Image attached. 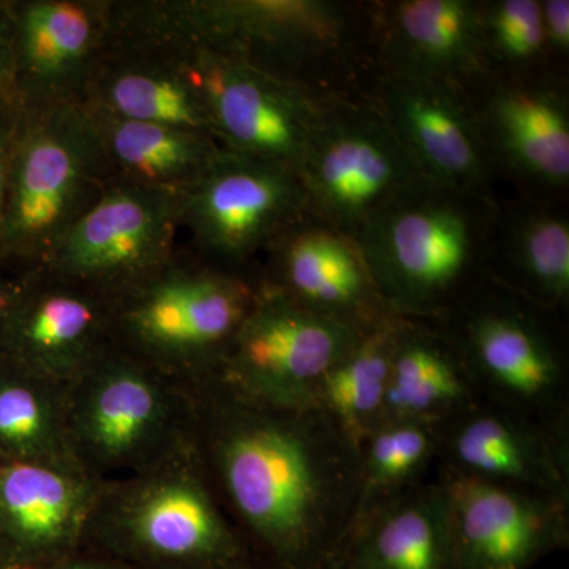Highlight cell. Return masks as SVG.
<instances>
[{"instance_id":"6da1fadb","label":"cell","mask_w":569,"mask_h":569,"mask_svg":"<svg viewBox=\"0 0 569 569\" xmlns=\"http://www.w3.org/2000/svg\"><path fill=\"white\" fill-rule=\"evenodd\" d=\"M194 448L254 559L339 569L361 496V451L317 406L258 399L216 370L198 376Z\"/></svg>"},{"instance_id":"7a4b0ae2","label":"cell","mask_w":569,"mask_h":569,"mask_svg":"<svg viewBox=\"0 0 569 569\" xmlns=\"http://www.w3.org/2000/svg\"><path fill=\"white\" fill-rule=\"evenodd\" d=\"M167 456L142 470L96 516L84 546L134 569H219L249 556L197 455Z\"/></svg>"},{"instance_id":"3957f363","label":"cell","mask_w":569,"mask_h":569,"mask_svg":"<svg viewBox=\"0 0 569 569\" xmlns=\"http://www.w3.org/2000/svg\"><path fill=\"white\" fill-rule=\"evenodd\" d=\"M466 197L422 179L355 236L378 295L395 316L436 313L475 268L479 227Z\"/></svg>"},{"instance_id":"277c9868","label":"cell","mask_w":569,"mask_h":569,"mask_svg":"<svg viewBox=\"0 0 569 569\" xmlns=\"http://www.w3.org/2000/svg\"><path fill=\"white\" fill-rule=\"evenodd\" d=\"M164 59L200 96L224 151L298 173L325 107L298 82L236 52L178 41Z\"/></svg>"},{"instance_id":"5b68a950","label":"cell","mask_w":569,"mask_h":569,"mask_svg":"<svg viewBox=\"0 0 569 569\" xmlns=\"http://www.w3.org/2000/svg\"><path fill=\"white\" fill-rule=\"evenodd\" d=\"M26 133L10 170L2 238L48 258L116 178L88 112L74 97L50 100Z\"/></svg>"},{"instance_id":"8992f818","label":"cell","mask_w":569,"mask_h":569,"mask_svg":"<svg viewBox=\"0 0 569 569\" xmlns=\"http://www.w3.org/2000/svg\"><path fill=\"white\" fill-rule=\"evenodd\" d=\"M179 402L152 370L102 355L66 387L67 430L78 466L146 470L167 458Z\"/></svg>"},{"instance_id":"52a82bcc","label":"cell","mask_w":569,"mask_h":569,"mask_svg":"<svg viewBox=\"0 0 569 569\" xmlns=\"http://www.w3.org/2000/svg\"><path fill=\"white\" fill-rule=\"evenodd\" d=\"M298 176L309 213L351 239L425 179L380 112L353 107H325Z\"/></svg>"},{"instance_id":"ba28073f","label":"cell","mask_w":569,"mask_h":569,"mask_svg":"<svg viewBox=\"0 0 569 569\" xmlns=\"http://www.w3.org/2000/svg\"><path fill=\"white\" fill-rule=\"evenodd\" d=\"M366 331L264 287L212 370L258 399L316 406L326 373Z\"/></svg>"},{"instance_id":"9c48e42d","label":"cell","mask_w":569,"mask_h":569,"mask_svg":"<svg viewBox=\"0 0 569 569\" xmlns=\"http://www.w3.org/2000/svg\"><path fill=\"white\" fill-rule=\"evenodd\" d=\"M132 287L112 310L122 331L167 365L198 367V376L219 365L258 293L238 277L167 268Z\"/></svg>"},{"instance_id":"30bf717a","label":"cell","mask_w":569,"mask_h":569,"mask_svg":"<svg viewBox=\"0 0 569 569\" xmlns=\"http://www.w3.org/2000/svg\"><path fill=\"white\" fill-rule=\"evenodd\" d=\"M182 197L114 179L47 258L71 282L130 284L167 268Z\"/></svg>"},{"instance_id":"8fae6325","label":"cell","mask_w":569,"mask_h":569,"mask_svg":"<svg viewBox=\"0 0 569 569\" xmlns=\"http://www.w3.org/2000/svg\"><path fill=\"white\" fill-rule=\"evenodd\" d=\"M307 212L295 170L224 149L182 200V222L198 244L228 261L274 244Z\"/></svg>"},{"instance_id":"7c38bea8","label":"cell","mask_w":569,"mask_h":569,"mask_svg":"<svg viewBox=\"0 0 569 569\" xmlns=\"http://www.w3.org/2000/svg\"><path fill=\"white\" fill-rule=\"evenodd\" d=\"M441 481L456 569H530L568 545V500L449 471Z\"/></svg>"},{"instance_id":"4fadbf2b","label":"cell","mask_w":569,"mask_h":569,"mask_svg":"<svg viewBox=\"0 0 569 569\" xmlns=\"http://www.w3.org/2000/svg\"><path fill=\"white\" fill-rule=\"evenodd\" d=\"M378 102L426 181L470 197L485 189L490 149L459 84L388 71Z\"/></svg>"},{"instance_id":"5bb4252c","label":"cell","mask_w":569,"mask_h":569,"mask_svg":"<svg viewBox=\"0 0 569 569\" xmlns=\"http://www.w3.org/2000/svg\"><path fill=\"white\" fill-rule=\"evenodd\" d=\"M567 426L479 400L441 426L445 471L569 500Z\"/></svg>"},{"instance_id":"9a60e30c","label":"cell","mask_w":569,"mask_h":569,"mask_svg":"<svg viewBox=\"0 0 569 569\" xmlns=\"http://www.w3.org/2000/svg\"><path fill=\"white\" fill-rule=\"evenodd\" d=\"M103 488L80 466L0 462V559L39 563L84 546Z\"/></svg>"},{"instance_id":"2e32d148","label":"cell","mask_w":569,"mask_h":569,"mask_svg":"<svg viewBox=\"0 0 569 569\" xmlns=\"http://www.w3.org/2000/svg\"><path fill=\"white\" fill-rule=\"evenodd\" d=\"M458 346L479 396L552 426H567L563 362L545 332L518 310L471 313Z\"/></svg>"},{"instance_id":"e0dca14e","label":"cell","mask_w":569,"mask_h":569,"mask_svg":"<svg viewBox=\"0 0 569 569\" xmlns=\"http://www.w3.org/2000/svg\"><path fill=\"white\" fill-rule=\"evenodd\" d=\"M163 9L182 18V41L244 58L254 51L287 59L321 58L342 44L348 26L342 7L323 0H223Z\"/></svg>"},{"instance_id":"ac0fdd59","label":"cell","mask_w":569,"mask_h":569,"mask_svg":"<svg viewBox=\"0 0 569 569\" xmlns=\"http://www.w3.org/2000/svg\"><path fill=\"white\" fill-rule=\"evenodd\" d=\"M276 279L269 290L362 329L395 313L378 295L361 250L325 223H298L276 241Z\"/></svg>"},{"instance_id":"d6986e66","label":"cell","mask_w":569,"mask_h":569,"mask_svg":"<svg viewBox=\"0 0 569 569\" xmlns=\"http://www.w3.org/2000/svg\"><path fill=\"white\" fill-rule=\"evenodd\" d=\"M389 70L462 84L488 66L482 7L470 0H403L388 7Z\"/></svg>"},{"instance_id":"ffe728a7","label":"cell","mask_w":569,"mask_h":569,"mask_svg":"<svg viewBox=\"0 0 569 569\" xmlns=\"http://www.w3.org/2000/svg\"><path fill=\"white\" fill-rule=\"evenodd\" d=\"M342 563L351 569H456L441 478L391 498L359 520Z\"/></svg>"},{"instance_id":"44dd1931","label":"cell","mask_w":569,"mask_h":569,"mask_svg":"<svg viewBox=\"0 0 569 569\" xmlns=\"http://www.w3.org/2000/svg\"><path fill=\"white\" fill-rule=\"evenodd\" d=\"M490 151L535 182L569 181V111L563 96L538 84H500L479 114Z\"/></svg>"},{"instance_id":"7402d4cb","label":"cell","mask_w":569,"mask_h":569,"mask_svg":"<svg viewBox=\"0 0 569 569\" xmlns=\"http://www.w3.org/2000/svg\"><path fill=\"white\" fill-rule=\"evenodd\" d=\"M479 400L458 346L400 317L383 422L407 419L443 426Z\"/></svg>"},{"instance_id":"603a6c76","label":"cell","mask_w":569,"mask_h":569,"mask_svg":"<svg viewBox=\"0 0 569 569\" xmlns=\"http://www.w3.org/2000/svg\"><path fill=\"white\" fill-rule=\"evenodd\" d=\"M51 283L18 325V343L33 376L67 387L104 353L112 309L74 282Z\"/></svg>"},{"instance_id":"cb8c5ba5","label":"cell","mask_w":569,"mask_h":569,"mask_svg":"<svg viewBox=\"0 0 569 569\" xmlns=\"http://www.w3.org/2000/svg\"><path fill=\"white\" fill-rule=\"evenodd\" d=\"M81 107L99 134L114 178L121 181L183 198L222 151L208 133Z\"/></svg>"},{"instance_id":"d4e9b609","label":"cell","mask_w":569,"mask_h":569,"mask_svg":"<svg viewBox=\"0 0 569 569\" xmlns=\"http://www.w3.org/2000/svg\"><path fill=\"white\" fill-rule=\"evenodd\" d=\"M103 3L41 0L20 18L22 61L50 100L71 97L96 69V58L112 29Z\"/></svg>"},{"instance_id":"484cf974","label":"cell","mask_w":569,"mask_h":569,"mask_svg":"<svg viewBox=\"0 0 569 569\" xmlns=\"http://www.w3.org/2000/svg\"><path fill=\"white\" fill-rule=\"evenodd\" d=\"M84 84L88 96L77 100L86 107L116 118L182 127L212 137L200 96L164 59L110 63Z\"/></svg>"},{"instance_id":"4316f807","label":"cell","mask_w":569,"mask_h":569,"mask_svg":"<svg viewBox=\"0 0 569 569\" xmlns=\"http://www.w3.org/2000/svg\"><path fill=\"white\" fill-rule=\"evenodd\" d=\"M399 318H388L366 331L317 389L316 406L359 449L385 419Z\"/></svg>"},{"instance_id":"83f0119b","label":"cell","mask_w":569,"mask_h":569,"mask_svg":"<svg viewBox=\"0 0 569 569\" xmlns=\"http://www.w3.org/2000/svg\"><path fill=\"white\" fill-rule=\"evenodd\" d=\"M0 456L78 466L67 430L66 387L33 373L0 381Z\"/></svg>"},{"instance_id":"f1b7e54d","label":"cell","mask_w":569,"mask_h":569,"mask_svg":"<svg viewBox=\"0 0 569 569\" xmlns=\"http://www.w3.org/2000/svg\"><path fill=\"white\" fill-rule=\"evenodd\" d=\"M440 445L441 426L407 419L381 422L359 449L361 496L356 526L380 505L422 485L440 456Z\"/></svg>"},{"instance_id":"f546056e","label":"cell","mask_w":569,"mask_h":569,"mask_svg":"<svg viewBox=\"0 0 569 569\" xmlns=\"http://www.w3.org/2000/svg\"><path fill=\"white\" fill-rule=\"evenodd\" d=\"M515 261L539 298L561 305L569 296V224L552 213H531L515 236Z\"/></svg>"},{"instance_id":"4dcf8cb0","label":"cell","mask_w":569,"mask_h":569,"mask_svg":"<svg viewBox=\"0 0 569 569\" xmlns=\"http://www.w3.org/2000/svg\"><path fill=\"white\" fill-rule=\"evenodd\" d=\"M488 59L508 66H527L546 50L541 2L537 0H500L482 7Z\"/></svg>"},{"instance_id":"1f68e13d","label":"cell","mask_w":569,"mask_h":569,"mask_svg":"<svg viewBox=\"0 0 569 569\" xmlns=\"http://www.w3.org/2000/svg\"><path fill=\"white\" fill-rule=\"evenodd\" d=\"M2 569H134L121 560L112 559L107 553L82 546L81 549L58 559L39 561V563L6 565Z\"/></svg>"},{"instance_id":"d6a6232c","label":"cell","mask_w":569,"mask_h":569,"mask_svg":"<svg viewBox=\"0 0 569 569\" xmlns=\"http://www.w3.org/2000/svg\"><path fill=\"white\" fill-rule=\"evenodd\" d=\"M542 31L546 48L567 54L569 50V2L568 0H546L541 2Z\"/></svg>"},{"instance_id":"836d02e7","label":"cell","mask_w":569,"mask_h":569,"mask_svg":"<svg viewBox=\"0 0 569 569\" xmlns=\"http://www.w3.org/2000/svg\"><path fill=\"white\" fill-rule=\"evenodd\" d=\"M9 138L0 127V238H2L3 220H6L7 193H9Z\"/></svg>"},{"instance_id":"e575fe53","label":"cell","mask_w":569,"mask_h":569,"mask_svg":"<svg viewBox=\"0 0 569 569\" xmlns=\"http://www.w3.org/2000/svg\"><path fill=\"white\" fill-rule=\"evenodd\" d=\"M219 569H271L266 567L264 563H261L260 560L254 559L252 553L249 556L242 557V559L233 561V563L227 565V567H222Z\"/></svg>"},{"instance_id":"d590c367","label":"cell","mask_w":569,"mask_h":569,"mask_svg":"<svg viewBox=\"0 0 569 569\" xmlns=\"http://www.w3.org/2000/svg\"><path fill=\"white\" fill-rule=\"evenodd\" d=\"M10 309V298L3 291H0V316L7 312Z\"/></svg>"},{"instance_id":"8d00e7d4","label":"cell","mask_w":569,"mask_h":569,"mask_svg":"<svg viewBox=\"0 0 569 569\" xmlns=\"http://www.w3.org/2000/svg\"><path fill=\"white\" fill-rule=\"evenodd\" d=\"M2 50H3V44H2V37H0V63H2Z\"/></svg>"},{"instance_id":"74e56055","label":"cell","mask_w":569,"mask_h":569,"mask_svg":"<svg viewBox=\"0 0 569 569\" xmlns=\"http://www.w3.org/2000/svg\"><path fill=\"white\" fill-rule=\"evenodd\" d=\"M339 569H351V568H348L347 565H340V568Z\"/></svg>"},{"instance_id":"f35d334b","label":"cell","mask_w":569,"mask_h":569,"mask_svg":"<svg viewBox=\"0 0 569 569\" xmlns=\"http://www.w3.org/2000/svg\"><path fill=\"white\" fill-rule=\"evenodd\" d=\"M2 567H3L2 559H0V569H2Z\"/></svg>"}]
</instances>
